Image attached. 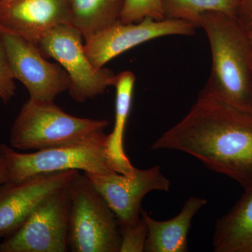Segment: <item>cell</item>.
<instances>
[{
    "instance_id": "cell-1",
    "label": "cell",
    "mask_w": 252,
    "mask_h": 252,
    "mask_svg": "<svg viewBox=\"0 0 252 252\" xmlns=\"http://www.w3.org/2000/svg\"><path fill=\"white\" fill-rule=\"evenodd\" d=\"M196 158L213 171L252 187V115L200 93L180 122L152 145Z\"/></svg>"
},
{
    "instance_id": "cell-2",
    "label": "cell",
    "mask_w": 252,
    "mask_h": 252,
    "mask_svg": "<svg viewBox=\"0 0 252 252\" xmlns=\"http://www.w3.org/2000/svg\"><path fill=\"white\" fill-rule=\"evenodd\" d=\"M200 28L212 54L210 77L202 94L252 115V45L237 18L217 12L203 14Z\"/></svg>"
},
{
    "instance_id": "cell-3",
    "label": "cell",
    "mask_w": 252,
    "mask_h": 252,
    "mask_svg": "<svg viewBox=\"0 0 252 252\" xmlns=\"http://www.w3.org/2000/svg\"><path fill=\"white\" fill-rule=\"evenodd\" d=\"M109 125L104 119L74 117L54 102L31 98L15 119L9 135L10 147L21 150L41 149L77 143L102 132Z\"/></svg>"
},
{
    "instance_id": "cell-4",
    "label": "cell",
    "mask_w": 252,
    "mask_h": 252,
    "mask_svg": "<svg viewBox=\"0 0 252 252\" xmlns=\"http://www.w3.org/2000/svg\"><path fill=\"white\" fill-rule=\"evenodd\" d=\"M107 137L102 131L77 143L28 154L18 153L10 146L0 144L6 163L5 184L19 183L36 176L72 170L95 175L115 173L106 153Z\"/></svg>"
},
{
    "instance_id": "cell-5",
    "label": "cell",
    "mask_w": 252,
    "mask_h": 252,
    "mask_svg": "<svg viewBox=\"0 0 252 252\" xmlns=\"http://www.w3.org/2000/svg\"><path fill=\"white\" fill-rule=\"evenodd\" d=\"M69 193L68 248L73 252H119L117 217L85 174L72 181Z\"/></svg>"
},
{
    "instance_id": "cell-6",
    "label": "cell",
    "mask_w": 252,
    "mask_h": 252,
    "mask_svg": "<svg viewBox=\"0 0 252 252\" xmlns=\"http://www.w3.org/2000/svg\"><path fill=\"white\" fill-rule=\"evenodd\" d=\"M83 36L70 24H63L49 32L37 46L46 59H54L70 79L68 92L82 103L104 94L114 86L117 74L108 68L94 67L84 50Z\"/></svg>"
},
{
    "instance_id": "cell-7",
    "label": "cell",
    "mask_w": 252,
    "mask_h": 252,
    "mask_svg": "<svg viewBox=\"0 0 252 252\" xmlns=\"http://www.w3.org/2000/svg\"><path fill=\"white\" fill-rule=\"evenodd\" d=\"M69 186L41 202L16 231L4 238L0 252L67 251Z\"/></svg>"
},
{
    "instance_id": "cell-8",
    "label": "cell",
    "mask_w": 252,
    "mask_h": 252,
    "mask_svg": "<svg viewBox=\"0 0 252 252\" xmlns=\"http://www.w3.org/2000/svg\"><path fill=\"white\" fill-rule=\"evenodd\" d=\"M0 39L13 76L26 88L30 98L54 102L68 91L70 79L67 73L59 63L48 61L36 44L1 27Z\"/></svg>"
},
{
    "instance_id": "cell-9",
    "label": "cell",
    "mask_w": 252,
    "mask_h": 252,
    "mask_svg": "<svg viewBox=\"0 0 252 252\" xmlns=\"http://www.w3.org/2000/svg\"><path fill=\"white\" fill-rule=\"evenodd\" d=\"M196 27L181 20H154L123 23L119 20L104 31L84 41V50L94 67L100 69L111 60L143 43L162 36H191Z\"/></svg>"
},
{
    "instance_id": "cell-10",
    "label": "cell",
    "mask_w": 252,
    "mask_h": 252,
    "mask_svg": "<svg viewBox=\"0 0 252 252\" xmlns=\"http://www.w3.org/2000/svg\"><path fill=\"white\" fill-rule=\"evenodd\" d=\"M102 195L117 217L119 226L137 223L141 218L142 202L154 190L169 191L170 182L160 167H135L131 177L115 173L95 175L84 173Z\"/></svg>"
},
{
    "instance_id": "cell-11",
    "label": "cell",
    "mask_w": 252,
    "mask_h": 252,
    "mask_svg": "<svg viewBox=\"0 0 252 252\" xmlns=\"http://www.w3.org/2000/svg\"><path fill=\"white\" fill-rule=\"evenodd\" d=\"M80 172L72 170L36 176L0 187V238L12 234L38 205L70 185Z\"/></svg>"
},
{
    "instance_id": "cell-12",
    "label": "cell",
    "mask_w": 252,
    "mask_h": 252,
    "mask_svg": "<svg viewBox=\"0 0 252 252\" xmlns=\"http://www.w3.org/2000/svg\"><path fill=\"white\" fill-rule=\"evenodd\" d=\"M69 24L67 0H14L0 4V27L38 43L54 28Z\"/></svg>"
},
{
    "instance_id": "cell-13",
    "label": "cell",
    "mask_w": 252,
    "mask_h": 252,
    "mask_svg": "<svg viewBox=\"0 0 252 252\" xmlns=\"http://www.w3.org/2000/svg\"><path fill=\"white\" fill-rule=\"evenodd\" d=\"M207 203L205 198L190 197L185 202L180 214L171 220H158L141 210L147 227V252H188V234L192 220Z\"/></svg>"
},
{
    "instance_id": "cell-14",
    "label": "cell",
    "mask_w": 252,
    "mask_h": 252,
    "mask_svg": "<svg viewBox=\"0 0 252 252\" xmlns=\"http://www.w3.org/2000/svg\"><path fill=\"white\" fill-rule=\"evenodd\" d=\"M135 76L130 71L117 74L114 87L116 89L115 120L112 132L107 135L106 153L111 165L117 173L133 175L135 167L132 165L124 149V133L130 115Z\"/></svg>"
},
{
    "instance_id": "cell-15",
    "label": "cell",
    "mask_w": 252,
    "mask_h": 252,
    "mask_svg": "<svg viewBox=\"0 0 252 252\" xmlns=\"http://www.w3.org/2000/svg\"><path fill=\"white\" fill-rule=\"evenodd\" d=\"M215 252H252V187L215 225Z\"/></svg>"
},
{
    "instance_id": "cell-16",
    "label": "cell",
    "mask_w": 252,
    "mask_h": 252,
    "mask_svg": "<svg viewBox=\"0 0 252 252\" xmlns=\"http://www.w3.org/2000/svg\"><path fill=\"white\" fill-rule=\"evenodd\" d=\"M124 0H69V24L84 41L120 20Z\"/></svg>"
},
{
    "instance_id": "cell-17",
    "label": "cell",
    "mask_w": 252,
    "mask_h": 252,
    "mask_svg": "<svg viewBox=\"0 0 252 252\" xmlns=\"http://www.w3.org/2000/svg\"><path fill=\"white\" fill-rule=\"evenodd\" d=\"M165 18L200 28L203 14L220 13L238 19L241 0H162Z\"/></svg>"
},
{
    "instance_id": "cell-18",
    "label": "cell",
    "mask_w": 252,
    "mask_h": 252,
    "mask_svg": "<svg viewBox=\"0 0 252 252\" xmlns=\"http://www.w3.org/2000/svg\"><path fill=\"white\" fill-rule=\"evenodd\" d=\"M145 18L165 19L162 0H124L121 22L137 23Z\"/></svg>"
},
{
    "instance_id": "cell-19",
    "label": "cell",
    "mask_w": 252,
    "mask_h": 252,
    "mask_svg": "<svg viewBox=\"0 0 252 252\" xmlns=\"http://www.w3.org/2000/svg\"><path fill=\"white\" fill-rule=\"evenodd\" d=\"M121 244L119 252H143L147 238V227L143 217L134 224L119 226Z\"/></svg>"
},
{
    "instance_id": "cell-20",
    "label": "cell",
    "mask_w": 252,
    "mask_h": 252,
    "mask_svg": "<svg viewBox=\"0 0 252 252\" xmlns=\"http://www.w3.org/2000/svg\"><path fill=\"white\" fill-rule=\"evenodd\" d=\"M2 41L0 39V104H7L16 94V86Z\"/></svg>"
},
{
    "instance_id": "cell-21",
    "label": "cell",
    "mask_w": 252,
    "mask_h": 252,
    "mask_svg": "<svg viewBox=\"0 0 252 252\" xmlns=\"http://www.w3.org/2000/svg\"><path fill=\"white\" fill-rule=\"evenodd\" d=\"M238 20L245 29L252 28V0H241Z\"/></svg>"
},
{
    "instance_id": "cell-22",
    "label": "cell",
    "mask_w": 252,
    "mask_h": 252,
    "mask_svg": "<svg viewBox=\"0 0 252 252\" xmlns=\"http://www.w3.org/2000/svg\"><path fill=\"white\" fill-rule=\"evenodd\" d=\"M6 163L3 154L0 151V187L6 182Z\"/></svg>"
},
{
    "instance_id": "cell-23",
    "label": "cell",
    "mask_w": 252,
    "mask_h": 252,
    "mask_svg": "<svg viewBox=\"0 0 252 252\" xmlns=\"http://www.w3.org/2000/svg\"><path fill=\"white\" fill-rule=\"evenodd\" d=\"M248 35L249 39H250V43L252 45V29L248 30Z\"/></svg>"
},
{
    "instance_id": "cell-24",
    "label": "cell",
    "mask_w": 252,
    "mask_h": 252,
    "mask_svg": "<svg viewBox=\"0 0 252 252\" xmlns=\"http://www.w3.org/2000/svg\"><path fill=\"white\" fill-rule=\"evenodd\" d=\"M14 0H0V4H7V3L11 2Z\"/></svg>"
},
{
    "instance_id": "cell-25",
    "label": "cell",
    "mask_w": 252,
    "mask_h": 252,
    "mask_svg": "<svg viewBox=\"0 0 252 252\" xmlns=\"http://www.w3.org/2000/svg\"></svg>"
},
{
    "instance_id": "cell-26",
    "label": "cell",
    "mask_w": 252,
    "mask_h": 252,
    "mask_svg": "<svg viewBox=\"0 0 252 252\" xmlns=\"http://www.w3.org/2000/svg\"><path fill=\"white\" fill-rule=\"evenodd\" d=\"M67 1H69V0H67Z\"/></svg>"
}]
</instances>
